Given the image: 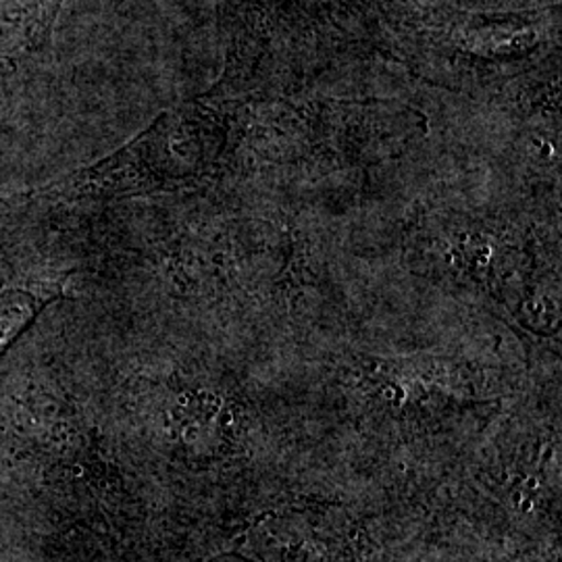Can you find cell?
Returning <instances> with one entry per match:
<instances>
[{
	"label": "cell",
	"instance_id": "1",
	"mask_svg": "<svg viewBox=\"0 0 562 562\" xmlns=\"http://www.w3.org/2000/svg\"><path fill=\"white\" fill-rule=\"evenodd\" d=\"M30 240L15 211L0 217V359L53 302L67 296L74 269L60 267L50 241Z\"/></svg>",
	"mask_w": 562,
	"mask_h": 562
}]
</instances>
